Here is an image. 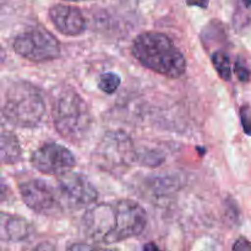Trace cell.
<instances>
[{
    "instance_id": "1",
    "label": "cell",
    "mask_w": 251,
    "mask_h": 251,
    "mask_svg": "<svg viewBox=\"0 0 251 251\" xmlns=\"http://www.w3.org/2000/svg\"><path fill=\"white\" fill-rule=\"evenodd\" d=\"M146 223V211L132 200L96 203L82 218L86 235L103 244H114L136 237L141 234Z\"/></svg>"
},
{
    "instance_id": "2",
    "label": "cell",
    "mask_w": 251,
    "mask_h": 251,
    "mask_svg": "<svg viewBox=\"0 0 251 251\" xmlns=\"http://www.w3.org/2000/svg\"><path fill=\"white\" fill-rule=\"evenodd\" d=\"M131 51L135 58L150 70L178 78L186 70V60L167 34L156 31L141 33L134 39Z\"/></svg>"
},
{
    "instance_id": "3",
    "label": "cell",
    "mask_w": 251,
    "mask_h": 251,
    "mask_svg": "<svg viewBox=\"0 0 251 251\" xmlns=\"http://www.w3.org/2000/svg\"><path fill=\"white\" fill-rule=\"evenodd\" d=\"M51 114L56 131L73 144L82 141L92 124L88 104L71 87L61 88L55 95Z\"/></svg>"
},
{
    "instance_id": "4",
    "label": "cell",
    "mask_w": 251,
    "mask_h": 251,
    "mask_svg": "<svg viewBox=\"0 0 251 251\" xmlns=\"http://www.w3.org/2000/svg\"><path fill=\"white\" fill-rule=\"evenodd\" d=\"M46 113V102L41 90L27 81L14 82L5 95L2 114L10 123L19 127H33Z\"/></svg>"
},
{
    "instance_id": "5",
    "label": "cell",
    "mask_w": 251,
    "mask_h": 251,
    "mask_svg": "<svg viewBox=\"0 0 251 251\" xmlns=\"http://www.w3.org/2000/svg\"><path fill=\"white\" fill-rule=\"evenodd\" d=\"M14 50L29 61L46 63L60 55V44L50 32L34 27L15 38Z\"/></svg>"
},
{
    "instance_id": "6",
    "label": "cell",
    "mask_w": 251,
    "mask_h": 251,
    "mask_svg": "<svg viewBox=\"0 0 251 251\" xmlns=\"http://www.w3.org/2000/svg\"><path fill=\"white\" fill-rule=\"evenodd\" d=\"M134 156L131 140L123 132H109L105 135L95 152L96 164L109 172L126 167L132 162Z\"/></svg>"
},
{
    "instance_id": "7",
    "label": "cell",
    "mask_w": 251,
    "mask_h": 251,
    "mask_svg": "<svg viewBox=\"0 0 251 251\" xmlns=\"http://www.w3.org/2000/svg\"><path fill=\"white\" fill-rule=\"evenodd\" d=\"M19 190L27 207L36 213L50 216L61 210L58 189L51 188L47 181L31 179L20 184Z\"/></svg>"
},
{
    "instance_id": "8",
    "label": "cell",
    "mask_w": 251,
    "mask_h": 251,
    "mask_svg": "<svg viewBox=\"0 0 251 251\" xmlns=\"http://www.w3.org/2000/svg\"><path fill=\"white\" fill-rule=\"evenodd\" d=\"M58 191L60 199L73 208L88 207L97 201L98 191L82 174L68 172L59 176Z\"/></svg>"
},
{
    "instance_id": "9",
    "label": "cell",
    "mask_w": 251,
    "mask_h": 251,
    "mask_svg": "<svg viewBox=\"0 0 251 251\" xmlns=\"http://www.w3.org/2000/svg\"><path fill=\"white\" fill-rule=\"evenodd\" d=\"M31 163L41 173L61 176L70 172L75 167L76 161L74 154L66 147L50 142L44 144L33 152Z\"/></svg>"
},
{
    "instance_id": "10",
    "label": "cell",
    "mask_w": 251,
    "mask_h": 251,
    "mask_svg": "<svg viewBox=\"0 0 251 251\" xmlns=\"http://www.w3.org/2000/svg\"><path fill=\"white\" fill-rule=\"evenodd\" d=\"M49 19L55 28L65 36H78L86 28L82 12L77 7L69 5H54L49 10Z\"/></svg>"
},
{
    "instance_id": "11",
    "label": "cell",
    "mask_w": 251,
    "mask_h": 251,
    "mask_svg": "<svg viewBox=\"0 0 251 251\" xmlns=\"http://www.w3.org/2000/svg\"><path fill=\"white\" fill-rule=\"evenodd\" d=\"M1 239L6 242H22L31 234V225L25 218L2 213L0 222Z\"/></svg>"
},
{
    "instance_id": "12",
    "label": "cell",
    "mask_w": 251,
    "mask_h": 251,
    "mask_svg": "<svg viewBox=\"0 0 251 251\" xmlns=\"http://www.w3.org/2000/svg\"><path fill=\"white\" fill-rule=\"evenodd\" d=\"M21 158V146L12 132L1 134V162L4 164H14Z\"/></svg>"
},
{
    "instance_id": "13",
    "label": "cell",
    "mask_w": 251,
    "mask_h": 251,
    "mask_svg": "<svg viewBox=\"0 0 251 251\" xmlns=\"http://www.w3.org/2000/svg\"><path fill=\"white\" fill-rule=\"evenodd\" d=\"M212 63L218 75L225 81H229L232 77V68H230L229 55L225 50H217L212 55Z\"/></svg>"
},
{
    "instance_id": "14",
    "label": "cell",
    "mask_w": 251,
    "mask_h": 251,
    "mask_svg": "<svg viewBox=\"0 0 251 251\" xmlns=\"http://www.w3.org/2000/svg\"><path fill=\"white\" fill-rule=\"evenodd\" d=\"M120 85V77L114 73H105L100 75L98 81V87L104 93L112 95L118 90Z\"/></svg>"
},
{
    "instance_id": "15",
    "label": "cell",
    "mask_w": 251,
    "mask_h": 251,
    "mask_svg": "<svg viewBox=\"0 0 251 251\" xmlns=\"http://www.w3.org/2000/svg\"><path fill=\"white\" fill-rule=\"evenodd\" d=\"M240 118H242L243 129H244L245 134L251 136V112L248 105L242 108V110H240Z\"/></svg>"
},
{
    "instance_id": "16",
    "label": "cell",
    "mask_w": 251,
    "mask_h": 251,
    "mask_svg": "<svg viewBox=\"0 0 251 251\" xmlns=\"http://www.w3.org/2000/svg\"><path fill=\"white\" fill-rule=\"evenodd\" d=\"M234 70H235V74H237L238 78H239L242 82H248V81H250L251 71L244 65V64L240 63V60H237Z\"/></svg>"
},
{
    "instance_id": "17",
    "label": "cell",
    "mask_w": 251,
    "mask_h": 251,
    "mask_svg": "<svg viewBox=\"0 0 251 251\" xmlns=\"http://www.w3.org/2000/svg\"><path fill=\"white\" fill-rule=\"evenodd\" d=\"M233 250H251V243L244 238H240L233 245Z\"/></svg>"
},
{
    "instance_id": "18",
    "label": "cell",
    "mask_w": 251,
    "mask_h": 251,
    "mask_svg": "<svg viewBox=\"0 0 251 251\" xmlns=\"http://www.w3.org/2000/svg\"><path fill=\"white\" fill-rule=\"evenodd\" d=\"M186 4L190 5V6H199L201 9H206L208 6V2L210 0H185Z\"/></svg>"
},
{
    "instance_id": "19",
    "label": "cell",
    "mask_w": 251,
    "mask_h": 251,
    "mask_svg": "<svg viewBox=\"0 0 251 251\" xmlns=\"http://www.w3.org/2000/svg\"><path fill=\"white\" fill-rule=\"evenodd\" d=\"M70 249H75V250H80V249H92V247H90V245H73V247H70Z\"/></svg>"
},
{
    "instance_id": "20",
    "label": "cell",
    "mask_w": 251,
    "mask_h": 251,
    "mask_svg": "<svg viewBox=\"0 0 251 251\" xmlns=\"http://www.w3.org/2000/svg\"><path fill=\"white\" fill-rule=\"evenodd\" d=\"M144 249H158V247H157V245H154V244H150V245H145L144 247Z\"/></svg>"
},
{
    "instance_id": "21",
    "label": "cell",
    "mask_w": 251,
    "mask_h": 251,
    "mask_svg": "<svg viewBox=\"0 0 251 251\" xmlns=\"http://www.w3.org/2000/svg\"><path fill=\"white\" fill-rule=\"evenodd\" d=\"M244 1V4L247 5L248 7H251V0H243Z\"/></svg>"
},
{
    "instance_id": "22",
    "label": "cell",
    "mask_w": 251,
    "mask_h": 251,
    "mask_svg": "<svg viewBox=\"0 0 251 251\" xmlns=\"http://www.w3.org/2000/svg\"><path fill=\"white\" fill-rule=\"evenodd\" d=\"M69 1H87V0H69Z\"/></svg>"
}]
</instances>
